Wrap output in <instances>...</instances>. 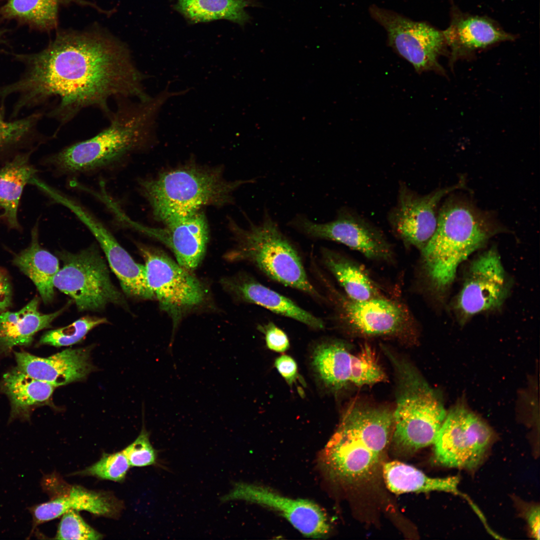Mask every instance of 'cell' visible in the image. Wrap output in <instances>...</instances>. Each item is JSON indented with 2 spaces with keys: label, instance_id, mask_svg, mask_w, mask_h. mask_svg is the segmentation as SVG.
<instances>
[{
  "label": "cell",
  "instance_id": "obj_32",
  "mask_svg": "<svg viewBox=\"0 0 540 540\" xmlns=\"http://www.w3.org/2000/svg\"><path fill=\"white\" fill-rule=\"evenodd\" d=\"M0 100V150L16 146L36 136L38 125L45 112L38 110L26 116L14 120L4 118Z\"/></svg>",
  "mask_w": 540,
  "mask_h": 540
},
{
  "label": "cell",
  "instance_id": "obj_8",
  "mask_svg": "<svg viewBox=\"0 0 540 540\" xmlns=\"http://www.w3.org/2000/svg\"><path fill=\"white\" fill-rule=\"evenodd\" d=\"M58 255L62 266L54 278V286L70 297L80 311L100 310L110 304L126 306L96 246L76 253L63 251Z\"/></svg>",
  "mask_w": 540,
  "mask_h": 540
},
{
  "label": "cell",
  "instance_id": "obj_34",
  "mask_svg": "<svg viewBox=\"0 0 540 540\" xmlns=\"http://www.w3.org/2000/svg\"><path fill=\"white\" fill-rule=\"evenodd\" d=\"M107 322L104 318L84 316L68 326L46 332L40 338L39 344L56 347L71 346L80 342L95 327Z\"/></svg>",
  "mask_w": 540,
  "mask_h": 540
},
{
  "label": "cell",
  "instance_id": "obj_30",
  "mask_svg": "<svg viewBox=\"0 0 540 540\" xmlns=\"http://www.w3.org/2000/svg\"><path fill=\"white\" fill-rule=\"evenodd\" d=\"M255 4L252 0H178L176 8L194 23L223 19L244 25L250 18L246 8Z\"/></svg>",
  "mask_w": 540,
  "mask_h": 540
},
{
  "label": "cell",
  "instance_id": "obj_35",
  "mask_svg": "<svg viewBox=\"0 0 540 540\" xmlns=\"http://www.w3.org/2000/svg\"><path fill=\"white\" fill-rule=\"evenodd\" d=\"M130 466L122 450L111 454H104L97 462L76 474L120 482L124 479Z\"/></svg>",
  "mask_w": 540,
  "mask_h": 540
},
{
  "label": "cell",
  "instance_id": "obj_3",
  "mask_svg": "<svg viewBox=\"0 0 540 540\" xmlns=\"http://www.w3.org/2000/svg\"><path fill=\"white\" fill-rule=\"evenodd\" d=\"M394 428L393 412L353 402L319 456L328 478L351 484L371 478L382 464Z\"/></svg>",
  "mask_w": 540,
  "mask_h": 540
},
{
  "label": "cell",
  "instance_id": "obj_40",
  "mask_svg": "<svg viewBox=\"0 0 540 540\" xmlns=\"http://www.w3.org/2000/svg\"><path fill=\"white\" fill-rule=\"evenodd\" d=\"M540 512L538 504H526L522 508V514L531 534L536 540H540Z\"/></svg>",
  "mask_w": 540,
  "mask_h": 540
},
{
  "label": "cell",
  "instance_id": "obj_10",
  "mask_svg": "<svg viewBox=\"0 0 540 540\" xmlns=\"http://www.w3.org/2000/svg\"><path fill=\"white\" fill-rule=\"evenodd\" d=\"M138 246L145 261L148 284L161 308L176 319L204 301V287L189 270L158 249Z\"/></svg>",
  "mask_w": 540,
  "mask_h": 540
},
{
  "label": "cell",
  "instance_id": "obj_37",
  "mask_svg": "<svg viewBox=\"0 0 540 540\" xmlns=\"http://www.w3.org/2000/svg\"><path fill=\"white\" fill-rule=\"evenodd\" d=\"M130 466L142 467L156 465L158 454L150 440V433L143 424L137 438L122 450Z\"/></svg>",
  "mask_w": 540,
  "mask_h": 540
},
{
  "label": "cell",
  "instance_id": "obj_25",
  "mask_svg": "<svg viewBox=\"0 0 540 540\" xmlns=\"http://www.w3.org/2000/svg\"><path fill=\"white\" fill-rule=\"evenodd\" d=\"M38 226L37 222L32 230L30 245L14 256L13 264L32 280L47 304L54 297L53 280L60 270L59 262L56 257L40 246Z\"/></svg>",
  "mask_w": 540,
  "mask_h": 540
},
{
  "label": "cell",
  "instance_id": "obj_36",
  "mask_svg": "<svg viewBox=\"0 0 540 540\" xmlns=\"http://www.w3.org/2000/svg\"><path fill=\"white\" fill-rule=\"evenodd\" d=\"M54 538L56 540H100L103 536L82 519L78 511L64 513Z\"/></svg>",
  "mask_w": 540,
  "mask_h": 540
},
{
  "label": "cell",
  "instance_id": "obj_39",
  "mask_svg": "<svg viewBox=\"0 0 540 540\" xmlns=\"http://www.w3.org/2000/svg\"><path fill=\"white\" fill-rule=\"evenodd\" d=\"M274 365L278 372L289 385L292 386L298 377L296 363L290 356L282 354L277 358L275 360Z\"/></svg>",
  "mask_w": 540,
  "mask_h": 540
},
{
  "label": "cell",
  "instance_id": "obj_14",
  "mask_svg": "<svg viewBox=\"0 0 540 540\" xmlns=\"http://www.w3.org/2000/svg\"><path fill=\"white\" fill-rule=\"evenodd\" d=\"M510 290L508 277L494 248L485 252L470 264L458 296L456 308L466 317L500 308Z\"/></svg>",
  "mask_w": 540,
  "mask_h": 540
},
{
  "label": "cell",
  "instance_id": "obj_7",
  "mask_svg": "<svg viewBox=\"0 0 540 540\" xmlns=\"http://www.w3.org/2000/svg\"><path fill=\"white\" fill-rule=\"evenodd\" d=\"M236 246L226 255L232 262H246L271 280L316 298L320 296L310 282L296 248L266 212L258 224L244 228L232 222Z\"/></svg>",
  "mask_w": 540,
  "mask_h": 540
},
{
  "label": "cell",
  "instance_id": "obj_13",
  "mask_svg": "<svg viewBox=\"0 0 540 540\" xmlns=\"http://www.w3.org/2000/svg\"><path fill=\"white\" fill-rule=\"evenodd\" d=\"M462 184L460 182L422 195L400 182L396 204L388 214V224L404 242L422 250L435 232L440 202Z\"/></svg>",
  "mask_w": 540,
  "mask_h": 540
},
{
  "label": "cell",
  "instance_id": "obj_42",
  "mask_svg": "<svg viewBox=\"0 0 540 540\" xmlns=\"http://www.w3.org/2000/svg\"><path fill=\"white\" fill-rule=\"evenodd\" d=\"M4 33L5 32L4 30H0V44L4 42Z\"/></svg>",
  "mask_w": 540,
  "mask_h": 540
},
{
  "label": "cell",
  "instance_id": "obj_41",
  "mask_svg": "<svg viewBox=\"0 0 540 540\" xmlns=\"http://www.w3.org/2000/svg\"><path fill=\"white\" fill-rule=\"evenodd\" d=\"M12 287L7 272L0 268V311H4L11 306Z\"/></svg>",
  "mask_w": 540,
  "mask_h": 540
},
{
  "label": "cell",
  "instance_id": "obj_24",
  "mask_svg": "<svg viewBox=\"0 0 540 540\" xmlns=\"http://www.w3.org/2000/svg\"><path fill=\"white\" fill-rule=\"evenodd\" d=\"M352 354L347 346L339 340H326L316 344L310 358L316 380L332 392L346 387L350 383Z\"/></svg>",
  "mask_w": 540,
  "mask_h": 540
},
{
  "label": "cell",
  "instance_id": "obj_20",
  "mask_svg": "<svg viewBox=\"0 0 540 540\" xmlns=\"http://www.w3.org/2000/svg\"><path fill=\"white\" fill-rule=\"evenodd\" d=\"M224 288L236 300L255 304L276 314L296 320L314 330L324 328L320 318L290 299L270 289L254 278L242 274L224 278Z\"/></svg>",
  "mask_w": 540,
  "mask_h": 540
},
{
  "label": "cell",
  "instance_id": "obj_17",
  "mask_svg": "<svg viewBox=\"0 0 540 540\" xmlns=\"http://www.w3.org/2000/svg\"><path fill=\"white\" fill-rule=\"evenodd\" d=\"M164 228L140 224L138 232L154 238L171 248L177 262L192 271L202 260L208 240V229L203 213L199 211L165 224Z\"/></svg>",
  "mask_w": 540,
  "mask_h": 540
},
{
  "label": "cell",
  "instance_id": "obj_15",
  "mask_svg": "<svg viewBox=\"0 0 540 540\" xmlns=\"http://www.w3.org/2000/svg\"><path fill=\"white\" fill-rule=\"evenodd\" d=\"M58 202L74 214L92 233L127 296L144 300L155 298L147 282L144 266L133 260L100 220L64 194L58 196Z\"/></svg>",
  "mask_w": 540,
  "mask_h": 540
},
{
  "label": "cell",
  "instance_id": "obj_28",
  "mask_svg": "<svg viewBox=\"0 0 540 540\" xmlns=\"http://www.w3.org/2000/svg\"><path fill=\"white\" fill-rule=\"evenodd\" d=\"M77 4L90 6L104 12L96 4L86 0H6L0 8V16L15 19L40 30L50 31L58 24V11L62 5Z\"/></svg>",
  "mask_w": 540,
  "mask_h": 540
},
{
  "label": "cell",
  "instance_id": "obj_6",
  "mask_svg": "<svg viewBox=\"0 0 540 540\" xmlns=\"http://www.w3.org/2000/svg\"><path fill=\"white\" fill-rule=\"evenodd\" d=\"M384 350L396 378L390 443L396 454L408 456L433 444L446 412L440 397L416 369L407 360Z\"/></svg>",
  "mask_w": 540,
  "mask_h": 540
},
{
  "label": "cell",
  "instance_id": "obj_5",
  "mask_svg": "<svg viewBox=\"0 0 540 540\" xmlns=\"http://www.w3.org/2000/svg\"><path fill=\"white\" fill-rule=\"evenodd\" d=\"M254 180L228 181L216 169L188 166L140 180L138 186L155 218L166 224L204 206L230 203L232 192Z\"/></svg>",
  "mask_w": 540,
  "mask_h": 540
},
{
  "label": "cell",
  "instance_id": "obj_31",
  "mask_svg": "<svg viewBox=\"0 0 540 540\" xmlns=\"http://www.w3.org/2000/svg\"><path fill=\"white\" fill-rule=\"evenodd\" d=\"M322 254L324 265L344 288L349 298L364 301L380 297L372 280L360 266L329 250L324 249Z\"/></svg>",
  "mask_w": 540,
  "mask_h": 540
},
{
  "label": "cell",
  "instance_id": "obj_23",
  "mask_svg": "<svg viewBox=\"0 0 540 540\" xmlns=\"http://www.w3.org/2000/svg\"><path fill=\"white\" fill-rule=\"evenodd\" d=\"M40 299L36 296L21 310L0 314V350L8 352L16 346H28L38 331L51 326L65 310L43 314L38 310Z\"/></svg>",
  "mask_w": 540,
  "mask_h": 540
},
{
  "label": "cell",
  "instance_id": "obj_21",
  "mask_svg": "<svg viewBox=\"0 0 540 540\" xmlns=\"http://www.w3.org/2000/svg\"><path fill=\"white\" fill-rule=\"evenodd\" d=\"M120 508V502L107 493L72 486L64 494L28 508L32 520L31 534L38 525L56 518L70 510H83L98 516L112 517L116 516Z\"/></svg>",
  "mask_w": 540,
  "mask_h": 540
},
{
  "label": "cell",
  "instance_id": "obj_1",
  "mask_svg": "<svg viewBox=\"0 0 540 540\" xmlns=\"http://www.w3.org/2000/svg\"><path fill=\"white\" fill-rule=\"evenodd\" d=\"M12 56L24 71L0 86L2 102L16 96L10 116L14 118L54 100L45 116L58 123L56 134L85 108H98L108 118L111 99L148 96L143 85L146 76L128 45L103 28L60 31L40 51Z\"/></svg>",
  "mask_w": 540,
  "mask_h": 540
},
{
  "label": "cell",
  "instance_id": "obj_4",
  "mask_svg": "<svg viewBox=\"0 0 540 540\" xmlns=\"http://www.w3.org/2000/svg\"><path fill=\"white\" fill-rule=\"evenodd\" d=\"M500 229L490 216L468 200L447 199L438 210L434 234L422 250L432 286L439 290L448 288L460 264Z\"/></svg>",
  "mask_w": 540,
  "mask_h": 540
},
{
  "label": "cell",
  "instance_id": "obj_12",
  "mask_svg": "<svg viewBox=\"0 0 540 540\" xmlns=\"http://www.w3.org/2000/svg\"><path fill=\"white\" fill-rule=\"evenodd\" d=\"M288 224L310 238L340 243L370 258L388 260L392 256L391 245L380 229L351 208H341L328 222L298 215Z\"/></svg>",
  "mask_w": 540,
  "mask_h": 540
},
{
  "label": "cell",
  "instance_id": "obj_18",
  "mask_svg": "<svg viewBox=\"0 0 540 540\" xmlns=\"http://www.w3.org/2000/svg\"><path fill=\"white\" fill-rule=\"evenodd\" d=\"M338 296L342 316L360 333L370 336L393 334L400 332L407 324L406 312L392 301L380 297L355 301Z\"/></svg>",
  "mask_w": 540,
  "mask_h": 540
},
{
  "label": "cell",
  "instance_id": "obj_22",
  "mask_svg": "<svg viewBox=\"0 0 540 540\" xmlns=\"http://www.w3.org/2000/svg\"><path fill=\"white\" fill-rule=\"evenodd\" d=\"M442 34L453 57L514 39L488 18L463 14L454 16Z\"/></svg>",
  "mask_w": 540,
  "mask_h": 540
},
{
  "label": "cell",
  "instance_id": "obj_16",
  "mask_svg": "<svg viewBox=\"0 0 540 540\" xmlns=\"http://www.w3.org/2000/svg\"><path fill=\"white\" fill-rule=\"evenodd\" d=\"M220 500L222 502L242 500L276 511L305 536L320 538L326 535L330 530L325 512L316 503L286 497L262 486L236 483Z\"/></svg>",
  "mask_w": 540,
  "mask_h": 540
},
{
  "label": "cell",
  "instance_id": "obj_19",
  "mask_svg": "<svg viewBox=\"0 0 540 540\" xmlns=\"http://www.w3.org/2000/svg\"><path fill=\"white\" fill-rule=\"evenodd\" d=\"M18 368L28 376L56 387L82 380L93 368L88 348H68L46 358L14 352Z\"/></svg>",
  "mask_w": 540,
  "mask_h": 540
},
{
  "label": "cell",
  "instance_id": "obj_27",
  "mask_svg": "<svg viewBox=\"0 0 540 540\" xmlns=\"http://www.w3.org/2000/svg\"><path fill=\"white\" fill-rule=\"evenodd\" d=\"M382 470L388 488L396 494L432 491L460 494L458 476L430 477L413 466L396 460L384 463Z\"/></svg>",
  "mask_w": 540,
  "mask_h": 540
},
{
  "label": "cell",
  "instance_id": "obj_38",
  "mask_svg": "<svg viewBox=\"0 0 540 540\" xmlns=\"http://www.w3.org/2000/svg\"><path fill=\"white\" fill-rule=\"evenodd\" d=\"M258 329L264 334L266 344L270 350L282 352L289 348L290 342L287 335L272 322L259 325Z\"/></svg>",
  "mask_w": 540,
  "mask_h": 540
},
{
  "label": "cell",
  "instance_id": "obj_2",
  "mask_svg": "<svg viewBox=\"0 0 540 540\" xmlns=\"http://www.w3.org/2000/svg\"><path fill=\"white\" fill-rule=\"evenodd\" d=\"M168 98L164 92L144 100L118 98L108 125L95 136L69 144L44 160L60 177L76 178L124 167L153 141L160 110Z\"/></svg>",
  "mask_w": 540,
  "mask_h": 540
},
{
  "label": "cell",
  "instance_id": "obj_29",
  "mask_svg": "<svg viewBox=\"0 0 540 540\" xmlns=\"http://www.w3.org/2000/svg\"><path fill=\"white\" fill-rule=\"evenodd\" d=\"M2 386L10 400L14 415L27 414L32 406L46 402L56 388L28 376L18 367L4 376Z\"/></svg>",
  "mask_w": 540,
  "mask_h": 540
},
{
  "label": "cell",
  "instance_id": "obj_26",
  "mask_svg": "<svg viewBox=\"0 0 540 540\" xmlns=\"http://www.w3.org/2000/svg\"><path fill=\"white\" fill-rule=\"evenodd\" d=\"M32 152L31 150L16 155L0 170V207L11 228H20L18 211L20 197L37 172L30 160Z\"/></svg>",
  "mask_w": 540,
  "mask_h": 540
},
{
  "label": "cell",
  "instance_id": "obj_11",
  "mask_svg": "<svg viewBox=\"0 0 540 540\" xmlns=\"http://www.w3.org/2000/svg\"><path fill=\"white\" fill-rule=\"evenodd\" d=\"M370 12L386 30L389 45L417 72H443L438 62L446 44L442 32L376 6L370 8Z\"/></svg>",
  "mask_w": 540,
  "mask_h": 540
},
{
  "label": "cell",
  "instance_id": "obj_33",
  "mask_svg": "<svg viewBox=\"0 0 540 540\" xmlns=\"http://www.w3.org/2000/svg\"><path fill=\"white\" fill-rule=\"evenodd\" d=\"M387 379L376 352L368 344H364L358 352L352 354L351 384L360 387L384 382Z\"/></svg>",
  "mask_w": 540,
  "mask_h": 540
},
{
  "label": "cell",
  "instance_id": "obj_9",
  "mask_svg": "<svg viewBox=\"0 0 540 540\" xmlns=\"http://www.w3.org/2000/svg\"><path fill=\"white\" fill-rule=\"evenodd\" d=\"M493 438L490 428L462 406L446 414L434 445V459L440 466L473 470L483 460Z\"/></svg>",
  "mask_w": 540,
  "mask_h": 540
}]
</instances>
